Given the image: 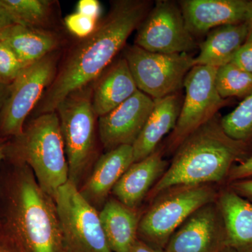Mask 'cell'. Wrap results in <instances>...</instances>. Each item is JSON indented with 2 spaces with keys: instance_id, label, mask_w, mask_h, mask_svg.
<instances>
[{
  "instance_id": "6da1fadb",
  "label": "cell",
  "mask_w": 252,
  "mask_h": 252,
  "mask_svg": "<svg viewBox=\"0 0 252 252\" xmlns=\"http://www.w3.org/2000/svg\"><path fill=\"white\" fill-rule=\"evenodd\" d=\"M152 7L145 0L114 1L94 32L82 39L63 63L41 98L39 115L56 112L69 94L100 77Z\"/></svg>"
},
{
  "instance_id": "7a4b0ae2",
  "label": "cell",
  "mask_w": 252,
  "mask_h": 252,
  "mask_svg": "<svg viewBox=\"0 0 252 252\" xmlns=\"http://www.w3.org/2000/svg\"><path fill=\"white\" fill-rule=\"evenodd\" d=\"M0 231L19 252H67L54 199L25 164L15 162Z\"/></svg>"
},
{
  "instance_id": "3957f363",
  "label": "cell",
  "mask_w": 252,
  "mask_h": 252,
  "mask_svg": "<svg viewBox=\"0 0 252 252\" xmlns=\"http://www.w3.org/2000/svg\"><path fill=\"white\" fill-rule=\"evenodd\" d=\"M250 147L225 133L217 116L189 135L175 151L170 166L148 194L152 201L179 185H215L225 180L236 162L250 156Z\"/></svg>"
},
{
  "instance_id": "277c9868",
  "label": "cell",
  "mask_w": 252,
  "mask_h": 252,
  "mask_svg": "<svg viewBox=\"0 0 252 252\" xmlns=\"http://www.w3.org/2000/svg\"><path fill=\"white\" fill-rule=\"evenodd\" d=\"M15 139L11 149L15 162L28 165L41 188L54 198L58 189L69 181V167L57 113L38 116Z\"/></svg>"
},
{
  "instance_id": "5b68a950",
  "label": "cell",
  "mask_w": 252,
  "mask_h": 252,
  "mask_svg": "<svg viewBox=\"0 0 252 252\" xmlns=\"http://www.w3.org/2000/svg\"><path fill=\"white\" fill-rule=\"evenodd\" d=\"M214 185H179L163 190L141 217L138 235L154 248L165 249L174 233L192 214L217 201Z\"/></svg>"
},
{
  "instance_id": "8992f818",
  "label": "cell",
  "mask_w": 252,
  "mask_h": 252,
  "mask_svg": "<svg viewBox=\"0 0 252 252\" xmlns=\"http://www.w3.org/2000/svg\"><path fill=\"white\" fill-rule=\"evenodd\" d=\"M92 86H86L69 94L58 106L69 181L77 185L94 152L95 130L92 106Z\"/></svg>"
},
{
  "instance_id": "52a82bcc",
  "label": "cell",
  "mask_w": 252,
  "mask_h": 252,
  "mask_svg": "<svg viewBox=\"0 0 252 252\" xmlns=\"http://www.w3.org/2000/svg\"><path fill=\"white\" fill-rule=\"evenodd\" d=\"M124 58L138 90L153 99L180 92L194 66V58L187 53L159 54L135 44L124 47Z\"/></svg>"
},
{
  "instance_id": "ba28073f",
  "label": "cell",
  "mask_w": 252,
  "mask_h": 252,
  "mask_svg": "<svg viewBox=\"0 0 252 252\" xmlns=\"http://www.w3.org/2000/svg\"><path fill=\"white\" fill-rule=\"evenodd\" d=\"M54 199L67 252H112L98 212L77 185L68 181L58 189Z\"/></svg>"
},
{
  "instance_id": "9c48e42d",
  "label": "cell",
  "mask_w": 252,
  "mask_h": 252,
  "mask_svg": "<svg viewBox=\"0 0 252 252\" xmlns=\"http://www.w3.org/2000/svg\"><path fill=\"white\" fill-rule=\"evenodd\" d=\"M217 67L195 65L186 76V95L175 129L167 143V149H176L189 135L216 116L228 103L220 97L215 86Z\"/></svg>"
},
{
  "instance_id": "30bf717a",
  "label": "cell",
  "mask_w": 252,
  "mask_h": 252,
  "mask_svg": "<svg viewBox=\"0 0 252 252\" xmlns=\"http://www.w3.org/2000/svg\"><path fill=\"white\" fill-rule=\"evenodd\" d=\"M56 59L49 54L21 71L10 85L9 94L0 112V134L17 137L24 123L56 75Z\"/></svg>"
},
{
  "instance_id": "8fae6325",
  "label": "cell",
  "mask_w": 252,
  "mask_h": 252,
  "mask_svg": "<svg viewBox=\"0 0 252 252\" xmlns=\"http://www.w3.org/2000/svg\"><path fill=\"white\" fill-rule=\"evenodd\" d=\"M137 30L135 45L150 52L188 54L197 47L180 5L175 1H156Z\"/></svg>"
},
{
  "instance_id": "7c38bea8",
  "label": "cell",
  "mask_w": 252,
  "mask_h": 252,
  "mask_svg": "<svg viewBox=\"0 0 252 252\" xmlns=\"http://www.w3.org/2000/svg\"><path fill=\"white\" fill-rule=\"evenodd\" d=\"M227 248L223 219L217 201L192 214L172 235L165 252H223Z\"/></svg>"
},
{
  "instance_id": "4fadbf2b",
  "label": "cell",
  "mask_w": 252,
  "mask_h": 252,
  "mask_svg": "<svg viewBox=\"0 0 252 252\" xmlns=\"http://www.w3.org/2000/svg\"><path fill=\"white\" fill-rule=\"evenodd\" d=\"M154 99L140 90L106 115L99 117V138L108 151L135 143L154 108Z\"/></svg>"
},
{
  "instance_id": "5bb4252c",
  "label": "cell",
  "mask_w": 252,
  "mask_h": 252,
  "mask_svg": "<svg viewBox=\"0 0 252 252\" xmlns=\"http://www.w3.org/2000/svg\"><path fill=\"white\" fill-rule=\"evenodd\" d=\"M179 5L186 26L192 35H201L211 30L245 22L248 0H182Z\"/></svg>"
},
{
  "instance_id": "9a60e30c",
  "label": "cell",
  "mask_w": 252,
  "mask_h": 252,
  "mask_svg": "<svg viewBox=\"0 0 252 252\" xmlns=\"http://www.w3.org/2000/svg\"><path fill=\"white\" fill-rule=\"evenodd\" d=\"M167 165L162 149L158 147L153 154L130 165L114 186L113 194L126 206L137 210L166 171Z\"/></svg>"
},
{
  "instance_id": "2e32d148",
  "label": "cell",
  "mask_w": 252,
  "mask_h": 252,
  "mask_svg": "<svg viewBox=\"0 0 252 252\" xmlns=\"http://www.w3.org/2000/svg\"><path fill=\"white\" fill-rule=\"evenodd\" d=\"M134 161L130 145H122L103 154L90 177L79 189L81 195L95 207L106 203L109 193Z\"/></svg>"
},
{
  "instance_id": "e0dca14e",
  "label": "cell",
  "mask_w": 252,
  "mask_h": 252,
  "mask_svg": "<svg viewBox=\"0 0 252 252\" xmlns=\"http://www.w3.org/2000/svg\"><path fill=\"white\" fill-rule=\"evenodd\" d=\"M183 101L180 92L154 99L152 112L132 146L134 161H140L153 154L162 139L175 129Z\"/></svg>"
},
{
  "instance_id": "ac0fdd59",
  "label": "cell",
  "mask_w": 252,
  "mask_h": 252,
  "mask_svg": "<svg viewBox=\"0 0 252 252\" xmlns=\"http://www.w3.org/2000/svg\"><path fill=\"white\" fill-rule=\"evenodd\" d=\"M217 203L224 224L227 248L252 252V203L230 188L219 192Z\"/></svg>"
},
{
  "instance_id": "d6986e66",
  "label": "cell",
  "mask_w": 252,
  "mask_h": 252,
  "mask_svg": "<svg viewBox=\"0 0 252 252\" xmlns=\"http://www.w3.org/2000/svg\"><path fill=\"white\" fill-rule=\"evenodd\" d=\"M138 90L124 57L118 60L99 77L93 89L92 106L96 117L112 112Z\"/></svg>"
},
{
  "instance_id": "ffe728a7",
  "label": "cell",
  "mask_w": 252,
  "mask_h": 252,
  "mask_svg": "<svg viewBox=\"0 0 252 252\" xmlns=\"http://www.w3.org/2000/svg\"><path fill=\"white\" fill-rule=\"evenodd\" d=\"M250 33L248 21L225 25L212 30L206 39L199 44L200 52L194 58V66L218 68L232 62Z\"/></svg>"
},
{
  "instance_id": "44dd1931",
  "label": "cell",
  "mask_w": 252,
  "mask_h": 252,
  "mask_svg": "<svg viewBox=\"0 0 252 252\" xmlns=\"http://www.w3.org/2000/svg\"><path fill=\"white\" fill-rule=\"evenodd\" d=\"M104 235L112 252H130L138 239L141 217L116 198L107 200L99 212Z\"/></svg>"
},
{
  "instance_id": "7402d4cb",
  "label": "cell",
  "mask_w": 252,
  "mask_h": 252,
  "mask_svg": "<svg viewBox=\"0 0 252 252\" xmlns=\"http://www.w3.org/2000/svg\"><path fill=\"white\" fill-rule=\"evenodd\" d=\"M0 41L12 50L25 67L51 54L59 44L57 37L49 32L18 24L6 29Z\"/></svg>"
},
{
  "instance_id": "603a6c76",
  "label": "cell",
  "mask_w": 252,
  "mask_h": 252,
  "mask_svg": "<svg viewBox=\"0 0 252 252\" xmlns=\"http://www.w3.org/2000/svg\"><path fill=\"white\" fill-rule=\"evenodd\" d=\"M215 86L222 98L246 97L252 93V73L230 62L217 68Z\"/></svg>"
},
{
  "instance_id": "cb8c5ba5",
  "label": "cell",
  "mask_w": 252,
  "mask_h": 252,
  "mask_svg": "<svg viewBox=\"0 0 252 252\" xmlns=\"http://www.w3.org/2000/svg\"><path fill=\"white\" fill-rule=\"evenodd\" d=\"M16 23L40 29L49 19L51 3L47 0H0Z\"/></svg>"
},
{
  "instance_id": "d4e9b609",
  "label": "cell",
  "mask_w": 252,
  "mask_h": 252,
  "mask_svg": "<svg viewBox=\"0 0 252 252\" xmlns=\"http://www.w3.org/2000/svg\"><path fill=\"white\" fill-rule=\"evenodd\" d=\"M228 137L250 147L252 145V93L238 107L220 119Z\"/></svg>"
},
{
  "instance_id": "484cf974",
  "label": "cell",
  "mask_w": 252,
  "mask_h": 252,
  "mask_svg": "<svg viewBox=\"0 0 252 252\" xmlns=\"http://www.w3.org/2000/svg\"><path fill=\"white\" fill-rule=\"evenodd\" d=\"M24 68L12 50L0 41V83L11 85Z\"/></svg>"
},
{
  "instance_id": "4316f807",
  "label": "cell",
  "mask_w": 252,
  "mask_h": 252,
  "mask_svg": "<svg viewBox=\"0 0 252 252\" xmlns=\"http://www.w3.org/2000/svg\"><path fill=\"white\" fill-rule=\"evenodd\" d=\"M64 23L68 31L81 39L90 36L97 27V20L78 12L67 16Z\"/></svg>"
},
{
  "instance_id": "83f0119b",
  "label": "cell",
  "mask_w": 252,
  "mask_h": 252,
  "mask_svg": "<svg viewBox=\"0 0 252 252\" xmlns=\"http://www.w3.org/2000/svg\"><path fill=\"white\" fill-rule=\"evenodd\" d=\"M232 63L247 72L252 73V33L238 50Z\"/></svg>"
},
{
  "instance_id": "f1b7e54d",
  "label": "cell",
  "mask_w": 252,
  "mask_h": 252,
  "mask_svg": "<svg viewBox=\"0 0 252 252\" xmlns=\"http://www.w3.org/2000/svg\"><path fill=\"white\" fill-rule=\"evenodd\" d=\"M252 177V155L242 162L235 164L230 169L226 180L228 184Z\"/></svg>"
},
{
  "instance_id": "f546056e",
  "label": "cell",
  "mask_w": 252,
  "mask_h": 252,
  "mask_svg": "<svg viewBox=\"0 0 252 252\" xmlns=\"http://www.w3.org/2000/svg\"><path fill=\"white\" fill-rule=\"evenodd\" d=\"M77 12L97 21L101 13L100 3L97 0H80L78 2Z\"/></svg>"
},
{
  "instance_id": "4dcf8cb0",
  "label": "cell",
  "mask_w": 252,
  "mask_h": 252,
  "mask_svg": "<svg viewBox=\"0 0 252 252\" xmlns=\"http://www.w3.org/2000/svg\"><path fill=\"white\" fill-rule=\"evenodd\" d=\"M228 188L252 203V178L235 181L229 183Z\"/></svg>"
},
{
  "instance_id": "1f68e13d",
  "label": "cell",
  "mask_w": 252,
  "mask_h": 252,
  "mask_svg": "<svg viewBox=\"0 0 252 252\" xmlns=\"http://www.w3.org/2000/svg\"><path fill=\"white\" fill-rule=\"evenodd\" d=\"M16 24L14 18L0 1V37L6 29Z\"/></svg>"
},
{
  "instance_id": "d6a6232c",
  "label": "cell",
  "mask_w": 252,
  "mask_h": 252,
  "mask_svg": "<svg viewBox=\"0 0 252 252\" xmlns=\"http://www.w3.org/2000/svg\"><path fill=\"white\" fill-rule=\"evenodd\" d=\"M130 252H165L164 250H160L151 246L143 240L138 238L134 244Z\"/></svg>"
},
{
  "instance_id": "836d02e7",
  "label": "cell",
  "mask_w": 252,
  "mask_h": 252,
  "mask_svg": "<svg viewBox=\"0 0 252 252\" xmlns=\"http://www.w3.org/2000/svg\"><path fill=\"white\" fill-rule=\"evenodd\" d=\"M0 252H19L12 243L0 231Z\"/></svg>"
},
{
  "instance_id": "e575fe53",
  "label": "cell",
  "mask_w": 252,
  "mask_h": 252,
  "mask_svg": "<svg viewBox=\"0 0 252 252\" xmlns=\"http://www.w3.org/2000/svg\"><path fill=\"white\" fill-rule=\"evenodd\" d=\"M9 87L10 85H5L0 83V112L4 107L6 99L9 95Z\"/></svg>"
},
{
  "instance_id": "d590c367",
  "label": "cell",
  "mask_w": 252,
  "mask_h": 252,
  "mask_svg": "<svg viewBox=\"0 0 252 252\" xmlns=\"http://www.w3.org/2000/svg\"><path fill=\"white\" fill-rule=\"evenodd\" d=\"M7 144L5 143L4 140L0 139V164H1L3 159L7 155Z\"/></svg>"
},
{
  "instance_id": "8d00e7d4",
  "label": "cell",
  "mask_w": 252,
  "mask_h": 252,
  "mask_svg": "<svg viewBox=\"0 0 252 252\" xmlns=\"http://www.w3.org/2000/svg\"><path fill=\"white\" fill-rule=\"evenodd\" d=\"M248 21L250 26V32L252 33V0L250 1V5H249Z\"/></svg>"
},
{
  "instance_id": "74e56055",
  "label": "cell",
  "mask_w": 252,
  "mask_h": 252,
  "mask_svg": "<svg viewBox=\"0 0 252 252\" xmlns=\"http://www.w3.org/2000/svg\"><path fill=\"white\" fill-rule=\"evenodd\" d=\"M223 252H234L232 251V250H230V249L226 248V249H225L224 251H223Z\"/></svg>"
}]
</instances>
